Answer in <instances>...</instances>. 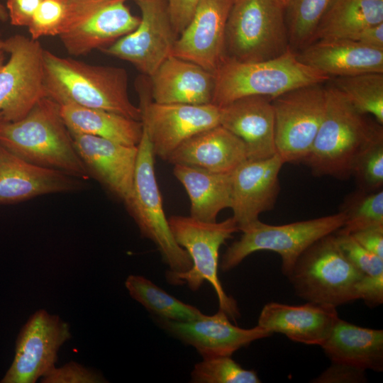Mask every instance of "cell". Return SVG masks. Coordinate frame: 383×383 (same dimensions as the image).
<instances>
[{"mask_svg":"<svg viewBox=\"0 0 383 383\" xmlns=\"http://www.w3.org/2000/svg\"><path fill=\"white\" fill-rule=\"evenodd\" d=\"M324 115L311 150L302 162L318 177L347 179L355 163L383 140L382 125L357 111L332 85L326 87Z\"/></svg>","mask_w":383,"mask_h":383,"instance_id":"1","label":"cell"},{"mask_svg":"<svg viewBox=\"0 0 383 383\" xmlns=\"http://www.w3.org/2000/svg\"><path fill=\"white\" fill-rule=\"evenodd\" d=\"M46 96L60 105L106 110L141 121V110L131 101L123 68L94 65L45 50Z\"/></svg>","mask_w":383,"mask_h":383,"instance_id":"2","label":"cell"},{"mask_svg":"<svg viewBox=\"0 0 383 383\" xmlns=\"http://www.w3.org/2000/svg\"><path fill=\"white\" fill-rule=\"evenodd\" d=\"M0 144L33 164L82 180L89 176L62 119L60 105L49 97L41 99L18 121L1 120Z\"/></svg>","mask_w":383,"mask_h":383,"instance_id":"3","label":"cell"},{"mask_svg":"<svg viewBox=\"0 0 383 383\" xmlns=\"http://www.w3.org/2000/svg\"><path fill=\"white\" fill-rule=\"evenodd\" d=\"M213 74L211 104L219 108L240 98L263 96L272 99L300 87L331 79L301 62L292 50L272 60L252 62L226 56Z\"/></svg>","mask_w":383,"mask_h":383,"instance_id":"4","label":"cell"},{"mask_svg":"<svg viewBox=\"0 0 383 383\" xmlns=\"http://www.w3.org/2000/svg\"><path fill=\"white\" fill-rule=\"evenodd\" d=\"M364 277L344 255L334 233L306 248L287 276L299 297L335 308L359 299Z\"/></svg>","mask_w":383,"mask_h":383,"instance_id":"5","label":"cell"},{"mask_svg":"<svg viewBox=\"0 0 383 383\" xmlns=\"http://www.w3.org/2000/svg\"><path fill=\"white\" fill-rule=\"evenodd\" d=\"M168 221L176 242L189 255L192 266L184 272L167 275V281L173 284L186 283L192 291L199 290L206 281L209 282L217 295L219 309L235 321L240 317L237 302L224 292L218 276L220 248L239 231L234 219L204 222L190 216H172Z\"/></svg>","mask_w":383,"mask_h":383,"instance_id":"6","label":"cell"},{"mask_svg":"<svg viewBox=\"0 0 383 383\" xmlns=\"http://www.w3.org/2000/svg\"><path fill=\"white\" fill-rule=\"evenodd\" d=\"M284 11L274 0H234L226 26V56L252 62L291 50Z\"/></svg>","mask_w":383,"mask_h":383,"instance_id":"7","label":"cell"},{"mask_svg":"<svg viewBox=\"0 0 383 383\" xmlns=\"http://www.w3.org/2000/svg\"><path fill=\"white\" fill-rule=\"evenodd\" d=\"M345 216L340 211L309 220L284 225H270L260 220L242 231L239 240L223 254L221 268L229 271L246 257L260 250L273 251L282 259V272L286 277L304 251L317 240L340 228Z\"/></svg>","mask_w":383,"mask_h":383,"instance_id":"8","label":"cell"},{"mask_svg":"<svg viewBox=\"0 0 383 383\" xmlns=\"http://www.w3.org/2000/svg\"><path fill=\"white\" fill-rule=\"evenodd\" d=\"M154 156L143 130L138 145L132 196L126 206L142 236L154 243L169 267L167 275L176 274L189 270L192 260L187 252L176 242L165 216L155 177Z\"/></svg>","mask_w":383,"mask_h":383,"instance_id":"9","label":"cell"},{"mask_svg":"<svg viewBox=\"0 0 383 383\" xmlns=\"http://www.w3.org/2000/svg\"><path fill=\"white\" fill-rule=\"evenodd\" d=\"M277 154L284 163L302 162L321 126L326 104L323 84L298 87L271 99Z\"/></svg>","mask_w":383,"mask_h":383,"instance_id":"10","label":"cell"},{"mask_svg":"<svg viewBox=\"0 0 383 383\" xmlns=\"http://www.w3.org/2000/svg\"><path fill=\"white\" fill-rule=\"evenodd\" d=\"M127 0H68L65 23L58 35L67 52L86 55L102 49L134 30L140 18Z\"/></svg>","mask_w":383,"mask_h":383,"instance_id":"11","label":"cell"},{"mask_svg":"<svg viewBox=\"0 0 383 383\" xmlns=\"http://www.w3.org/2000/svg\"><path fill=\"white\" fill-rule=\"evenodd\" d=\"M9 59L0 67V113L4 121L23 118L47 97L44 75V49L38 40L15 35L4 40Z\"/></svg>","mask_w":383,"mask_h":383,"instance_id":"12","label":"cell"},{"mask_svg":"<svg viewBox=\"0 0 383 383\" xmlns=\"http://www.w3.org/2000/svg\"><path fill=\"white\" fill-rule=\"evenodd\" d=\"M141 18L137 28L101 50L128 61L150 77L172 54L177 35L170 18L167 0H135Z\"/></svg>","mask_w":383,"mask_h":383,"instance_id":"13","label":"cell"},{"mask_svg":"<svg viewBox=\"0 0 383 383\" xmlns=\"http://www.w3.org/2000/svg\"><path fill=\"white\" fill-rule=\"evenodd\" d=\"M71 338L69 325L44 309L21 328L13 360L2 383H34L55 367L60 347Z\"/></svg>","mask_w":383,"mask_h":383,"instance_id":"14","label":"cell"},{"mask_svg":"<svg viewBox=\"0 0 383 383\" xmlns=\"http://www.w3.org/2000/svg\"><path fill=\"white\" fill-rule=\"evenodd\" d=\"M139 108L154 155L165 160L189 138L220 125V109L212 104H159L140 94Z\"/></svg>","mask_w":383,"mask_h":383,"instance_id":"15","label":"cell"},{"mask_svg":"<svg viewBox=\"0 0 383 383\" xmlns=\"http://www.w3.org/2000/svg\"><path fill=\"white\" fill-rule=\"evenodd\" d=\"M285 164L277 155L248 159L231 172L232 218L242 231L272 209L279 193V174Z\"/></svg>","mask_w":383,"mask_h":383,"instance_id":"16","label":"cell"},{"mask_svg":"<svg viewBox=\"0 0 383 383\" xmlns=\"http://www.w3.org/2000/svg\"><path fill=\"white\" fill-rule=\"evenodd\" d=\"M155 321L169 334L194 348L202 358L232 356L239 349L273 334L258 326L252 328L235 326L221 309L212 316L204 315L191 321L160 318Z\"/></svg>","mask_w":383,"mask_h":383,"instance_id":"17","label":"cell"},{"mask_svg":"<svg viewBox=\"0 0 383 383\" xmlns=\"http://www.w3.org/2000/svg\"><path fill=\"white\" fill-rule=\"evenodd\" d=\"M234 0H201L171 55L214 72L223 58L227 18Z\"/></svg>","mask_w":383,"mask_h":383,"instance_id":"18","label":"cell"},{"mask_svg":"<svg viewBox=\"0 0 383 383\" xmlns=\"http://www.w3.org/2000/svg\"><path fill=\"white\" fill-rule=\"evenodd\" d=\"M82 180L65 172L33 164L0 144V204L76 192L82 189Z\"/></svg>","mask_w":383,"mask_h":383,"instance_id":"19","label":"cell"},{"mask_svg":"<svg viewBox=\"0 0 383 383\" xmlns=\"http://www.w3.org/2000/svg\"><path fill=\"white\" fill-rule=\"evenodd\" d=\"M72 136L89 175L126 205L133 192L138 146H128L89 135Z\"/></svg>","mask_w":383,"mask_h":383,"instance_id":"20","label":"cell"},{"mask_svg":"<svg viewBox=\"0 0 383 383\" xmlns=\"http://www.w3.org/2000/svg\"><path fill=\"white\" fill-rule=\"evenodd\" d=\"M219 109L220 125L243 141L248 159H264L277 154L271 98L245 96Z\"/></svg>","mask_w":383,"mask_h":383,"instance_id":"21","label":"cell"},{"mask_svg":"<svg viewBox=\"0 0 383 383\" xmlns=\"http://www.w3.org/2000/svg\"><path fill=\"white\" fill-rule=\"evenodd\" d=\"M338 319L336 308L330 305L270 302L263 306L257 326L272 333L284 334L294 342L321 346Z\"/></svg>","mask_w":383,"mask_h":383,"instance_id":"22","label":"cell"},{"mask_svg":"<svg viewBox=\"0 0 383 383\" xmlns=\"http://www.w3.org/2000/svg\"><path fill=\"white\" fill-rule=\"evenodd\" d=\"M306 65L331 78L383 73V50L355 40H317L296 52Z\"/></svg>","mask_w":383,"mask_h":383,"instance_id":"23","label":"cell"},{"mask_svg":"<svg viewBox=\"0 0 383 383\" xmlns=\"http://www.w3.org/2000/svg\"><path fill=\"white\" fill-rule=\"evenodd\" d=\"M248 160L245 143L221 125L201 131L182 143L167 158L213 172L230 173Z\"/></svg>","mask_w":383,"mask_h":383,"instance_id":"24","label":"cell"},{"mask_svg":"<svg viewBox=\"0 0 383 383\" xmlns=\"http://www.w3.org/2000/svg\"><path fill=\"white\" fill-rule=\"evenodd\" d=\"M150 78L156 103L211 104L214 74L194 62L170 55Z\"/></svg>","mask_w":383,"mask_h":383,"instance_id":"25","label":"cell"},{"mask_svg":"<svg viewBox=\"0 0 383 383\" xmlns=\"http://www.w3.org/2000/svg\"><path fill=\"white\" fill-rule=\"evenodd\" d=\"M321 347L331 362L383 370V330L360 327L339 318Z\"/></svg>","mask_w":383,"mask_h":383,"instance_id":"26","label":"cell"},{"mask_svg":"<svg viewBox=\"0 0 383 383\" xmlns=\"http://www.w3.org/2000/svg\"><path fill=\"white\" fill-rule=\"evenodd\" d=\"M173 173L187 191L190 216L201 221L215 222L218 213L231 206V172L218 173L174 165Z\"/></svg>","mask_w":383,"mask_h":383,"instance_id":"27","label":"cell"},{"mask_svg":"<svg viewBox=\"0 0 383 383\" xmlns=\"http://www.w3.org/2000/svg\"><path fill=\"white\" fill-rule=\"evenodd\" d=\"M60 113L71 134L96 136L128 146H138L142 138V122L119 113L73 104L60 105Z\"/></svg>","mask_w":383,"mask_h":383,"instance_id":"28","label":"cell"},{"mask_svg":"<svg viewBox=\"0 0 383 383\" xmlns=\"http://www.w3.org/2000/svg\"><path fill=\"white\" fill-rule=\"evenodd\" d=\"M383 23V0H332L321 18L311 43L353 40L365 28Z\"/></svg>","mask_w":383,"mask_h":383,"instance_id":"29","label":"cell"},{"mask_svg":"<svg viewBox=\"0 0 383 383\" xmlns=\"http://www.w3.org/2000/svg\"><path fill=\"white\" fill-rule=\"evenodd\" d=\"M125 286L130 296L143 306L153 317L175 321H191L204 316L196 307L177 299L143 276L129 275L126 279Z\"/></svg>","mask_w":383,"mask_h":383,"instance_id":"30","label":"cell"},{"mask_svg":"<svg viewBox=\"0 0 383 383\" xmlns=\"http://www.w3.org/2000/svg\"><path fill=\"white\" fill-rule=\"evenodd\" d=\"M330 82L357 111L383 124V73L333 77Z\"/></svg>","mask_w":383,"mask_h":383,"instance_id":"31","label":"cell"},{"mask_svg":"<svg viewBox=\"0 0 383 383\" xmlns=\"http://www.w3.org/2000/svg\"><path fill=\"white\" fill-rule=\"evenodd\" d=\"M340 211L345 216L343 226L335 233L351 235L358 231L383 225V190L357 189L344 199Z\"/></svg>","mask_w":383,"mask_h":383,"instance_id":"32","label":"cell"},{"mask_svg":"<svg viewBox=\"0 0 383 383\" xmlns=\"http://www.w3.org/2000/svg\"><path fill=\"white\" fill-rule=\"evenodd\" d=\"M332 0H289L287 26L290 49L301 50L311 42L316 28Z\"/></svg>","mask_w":383,"mask_h":383,"instance_id":"33","label":"cell"},{"mask_svg":"<svg viewBox=\"0 0 383 383\" xmlns=\"http://www.w3.org/2000/svg\"><path fill=\"white\" fill-rule=\"evenodd\" d=\"M195 383H260L257 372L242 367L231 356L203 358L191 373Z\"/></svg>","mask_w":383,"mask_h":383,"instance_id":"34","label":"cell"},{"mask_svg":"<svg viewBox=\"0 0 383 383\" xmlns=\"http://www.w3.org/2000/svg\"><path fill=\"white\" fill-rule=\"evenodd\" d=\"M68 0H43L28 26L30 38L59 35L67 12Z\"/></svg>","mask_w":383,"mask_h":383,"instance_id":"35","label":"cell"},{"mask_svg":"<svg viewBox=\"0 0 383 383\" xmlns=\"http://www.w3.org/2000/svg\"><path fill=\"white\" fill-rule=\"evenodd\" d=\"M358 189L372 192L383 186V140L368 148L355 165L353 175Z\"/></svg>","mask_w":383,"mask_h":383,"instance_id":"36","label":"cell"},{"mask_svg":"<svg viewBox=\"0 0 383 383\" xmlns=\"http://www.w3.org/2000/svg\"><path fill=\"white\" fill-rule=\"evenodd\" d=\"M334 234L344 255L362 273L369 277L383 276V258L365 249L351 235Z\"/></svg>","mask_w":383,"mask_h":383,"instance_id":"37","label":"cell"},{"mask_svg":"<svg viewBox=\"0 0 383 383\" xmlns=\"http://www.w3.org/2000/svg\"><path fill=\"white\" fill-rule=\"evenodd\" d=\"M106 379L96 371L71 361L56 366L41 378L43 383H101Z\"/></svg>","mask_w":383,"mask_h":383,"instance_id":"38","label":"cell"},{"mask_svg":"<svg viewBox=\"0 0 383 383\" xmlns=\"http://www.w3.org/2000/svg\"><path fill=\"white\" fill-rule=\"evenodd\" d=\"M315 383H360L366 382L365 370L347 364L332 362L331 366L318 377Z\"/></svg>","mask_w":383,"mask_h":383,"instance_id":"39","label":"cell"},{"mask_svg":"<svg viewBox=\"0 0 383 383\" xmlns=\"http://www.w3.org/2000/svg\"><path fill=\"white\" fill-rule=\"evenodd\" d=\"M201 0H167L172 27L179 35L190 22Z\"/></svg>","mask_w":383,"mask_h":383,"instance_id":"40","label":"cell"},{"mask_svg":"<svg viewBox=\"0 0 383 383\" xmlns=\"http://www.w3.org/2000/svg\"><path fill=\"white\" fill-rule=\"evenodd\" d=\"M43 0H6L9 20L15 26L28 27Z\"/></svg>","mask_w":383,"mask_h":383,"instance_id":"41","label":"cell"},{"mask_svg":"<svg viewBox=\"0 0 383 383\" xmlns=\"http://www.w3.org/2000/svg\"><path fill=\"white\" fill-rule=\"evenodd\" d=\"M358 298L370 307L379 306L383 302V276L365 275L358 286Z\"/></svg>","mask_w":383,"mask_h":383,"instance_id":"42","label":"cell"},{"mask_svg":"<svg viewBox=\"0 0 383 383\" xmlns=\"http://www.w3.org/2000/svg\"><path fill=\"white\" fill-rule=\"evenodd\" d=\"M351 235L365 249L383 258V225L369 227Z\"/></svg>","mask_w":383,"mask_h":383,"instance_id":"43","label":"cell"},{"mask_svg":"<svg viewBox=\"0 0 383 383\" xmlns=\"http://www.w3.org/2000/svg\"><path fill=\"white\" fill-rule=\"evenodd\" d=\"M353 40L372 48L383 50V23L365 28L355 35Z\"/></svg>","mask_w":383,"mask_h":383,"instance_id":"44","label":"cell"},{"mask_svg":"<svg viewBox=\"0 0 383 383\" xmlns=\"http://www.w3.org/2000/svg\"><path fill=\"white\" fill-rule=\"evenodd\" d=\"M7 20H9V14L7 9L6 6L0 2V21L2 22H5Z\"/></svg>","mask_w":383,"mask_h":383,"instance_id":"45","label":"cell"},{"mask_svg":"<svg viewBox=\"0 0 383 383\" xmlns=\"http://www.w3.org/2000/svg\"><path fill=\"white\" fill-rule=\"evenodd\" d=\"M6 51L4 50V40H3L0 35V67L4 63Z\"/></svg>","mask_w":383,"mask_h":383,"instance_id":"46","label":"cell"},{"mask_svg":"<svg viewBox=\"0 0 383 383\" xmlns=\"http://www.w3.org/2000/svg\"><path fill=\"white\" fill-rule=\"evenodd\" d=\"M279 5H280L284 10L287 8L289 0H274Z\"/></svg>","mask_w":383,"mask_h":383,"instance_id":"47","label":"cell"},{"mask_svg":"<svg viewBox=\"0 0 383 383\" xmlns=\"http://www.w3.org/2000/svg\"><path fill=\"white\" fill-rule=\"evenodd\" d=\"M3 119L2 114L0 113V121Z\"/></svg>","mask_w":383,"mask_h":383,"instance_id":"48","label":"cell"}]
</instances>
